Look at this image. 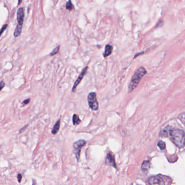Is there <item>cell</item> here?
Here are the masks:
<instances>
[{"label":"cell","mask_w":185,"mask_h":185,"mask_svg":"<svg viewBox=\"0 0 185 185\" xmlns=\"http://www.w3.org/2000/svg\"><path fill=\"white\" fill-rule=\"evenodd\" d=\"M148 184L149 185H165V182L161 176L156 175L149 178Z\"/></svg>","instance_id":"cell-5"},{"label":"cell","mask_w":185,"mask_h":185,"mask_svg":"<svg viewBox=\"0 0 185 185\" xmlns=\"http://www.w3.org/2000/svg\"><path fill=\"white\" fill-rule=\"evenodd\" d=\"M72 121H73V124L74 125H77L81 122V120H80L79 116L77 114L73 115Z\"/></svg>","instance_id":"cell-12"},{"label":"cell","mask_w":185,"mask_h":185,"mask_svg":"<svg viewBox=\"0 0 185 185\" xmlns=\"http://www.w3.org/2000/svg\"><path fill=\"white\" fill-rule=\"evenodd\" d=\"M88 69V66H86L84 68V69H83V71H82L81 73L79 74V77H78L77 80L76 81L74 84V85H73V88H72V92H75L76 90L77 89V87L78 85L80 84V83L81 82L82 79H83V78L85 76L86 73L87 72Z\"/></svg>","instance_id":"cell-7"},{"label":"cell","mask_w":185,"mask_h":185,"mask_svg":"<svg viewBox=\"0 0 185 185\" xmlns=\"http://www.w3.org/2000/svg\"><path fill=\"white\" fill-rule=\"evenodd\" d=\"M179 118L183 124L185 123V114L184 113H182L181 115H180Z\"/></svg>","instance_id":"cell-17"},{"label":"cell","mask_w":185,"mask_h":185,"mask_svg":"<svg viewBox=\"0 0 185 185\" xmlns=\"http://www.w3.org/2000/svg\"><path fill=\"white\" fill-rule=\"evenodd\" d=\"M22 27L16 26L15 29V31H14V36L15 38L19 37L20 35H21V32H22Z\"/></svg>","instance_id":"cell-13"},{"label":"cell","mask_w":185,"mask_h":185,"mask_svg":"<svg viewBox=\"0 0 185 185\" xmlns=\"http://www.w3.org/2000/svg\"><path fill=\"white\" fill-rule=\"evenodd\" d=\"M113 50V47L110 45H107L105 47V50L103 53V57L104 58H107L112 53Z\"/></svg>","instance_id":"cell-9"},{"label":"cell","mask_w":185,"mask_h":185,"mask_svg":"<svg viewBox=\"0 0 185 185\" xmlns=\"http://www.w3.org/2000/svg\"><path fill=\"white\" fill-rule=\"evenodd\" d=\"M106 163H107V165L113 166V167L116 168V163H115V158H114V156H112V154H108L107 155V158H106Z\"/></svg>","instance_id":"cell-8"},{"label":"cell","mask_w":185,"mask_h":185,"mask_svg":"<svg viewBox=\"0 0 185 185\" xmlns=\"http://www.w3.org/2000/svg\"><path fill=\"white\" fill-rule=\"evenodd\" d=\"M8 27V25L7 24H6V25H4L3 26V27H2V28H1V29L0 30V36H1V35L2 34V33L4 32V31L7 29V28Z\"/></svg>","instance_id":"cell-18"},{"label":"cell","mask_w":185,"mask_h":185,"mask_svg":"<svg viewBox=\"0 0 185 185\" xmlns=\"http://www.w3.org/2000/svg\"><path fill=\"white\" fill-rule=\"evenodd\" d=\"M160 135L163 136H169L171 141L180 148H184L185 146V132L181 129L168 126L161 131Z\"/></svg>","instance_id":"cell-1"},{"label":"cell","mask_w":185,"mask_h":185,"mask_svg":"<svg viewBox=\"0 0 185 185\" xmlns=\"http://www.w3.org/2000/svg\"><path fill=\"white\" fill-rule=\"evenodd\" d=\"M5 83L4 81H0V91L4 88Z\"/></svg>","instance_id":"cell-20"},{"label":"cell","mask_w":185,"mask_h":185,"mask_svg":"<svg viewBox=\"0 0 185 185\" xmlns=\"http://www.w3.org/2000/svg\"><path fill=\"white\" fill-rule=\"evenodd\" d=\"M88 102L89 107L93 111H97L99 109V104L97 100L96 93L92 92L88 95Z\"/></svg>","instance_id":"cell-3"},{"label":"cell","mask_w":185,"mask_h":185,"mask_svg":"<svg viewBox=\"0 0 185 185\" xmlns=\"http://www.w3.org/2000/svg\"><path fill=\"white\" fill-rule=\"evenodd\" d=\"M18 25L20 27H22L25 20V9L23 7H20L17 12Z\"/></svg>","instance_id":"cell-6"},{"label":"cell","mask_w":185,"mask_h":185,"mask_svg":"<svg viewBox=\"0 0 185 185\" xmlns=\"http://www.w3.org/2000/svg\"><path fill=\"white\" fill-rule=\"evenodd\" d=\"M59 50H60V46L59 45L58 46L54 48V50L52 51V52L50 53V56H53L54 55L57 54Z\"/></svg>","instance_id":"cell-16"},{"label":"cell","mask_w":185,"mask_h":185,"mask_svg":"<svg viewBox=\"0 0 185 185\" xmlns=\"http://www.w3.org/2000/svg\"><path fill=\"white\" fill-rule=\"evenodd\" d=\"M66 9L69 11H71L74 9V6L72 4L71 1H69L66 4Z\"/></svg>","instance_id":"cell-14"},{"label":"cell","mask_w":185,"mask_h":185,"mask_svg":"<svg viewBox=\"0 0 185 185\" xmlns=\"http://www.w3.org/2000/svg\"><path fill=\"white\" fill-rule=\"evenodd\" d=\"M17 177H18V180L19 181V182H21V180H22V175H21V174H18V176H17Z\"/></svg>","instance_id":"cell-21"},{"label":"cell","mask_w":185,"mask_h":185,"mask_svg":"<svg viewBox=\"0 0 185 185\" xmlns=\"http://www.w3.org/2000/svg\"><path fill=\"white\" fill-rule=\"evenodd\" d=\"M60 126V120H58V121L55 123L54 127L53 128V129L52 130V134L53 135H55L58 133V131L59 130Z\"/></svg>","instance_id":"cell-10"},{"label":"cell","mask_w":185,"mask_h":185,"mask_svg":"<svg viewBox=\"0 0 185 185\" xmlns=\"http://www.w3.org/2000/svg\"><path fill=\"white\" fill-rule=\"evenodd\" d=\"M30 100H30L29 98L27 99V100H24L23 102H22V104H23V106H24V105H27V104H28V103H29Z\"/></svg>","instance_id":"cell-19"},{"label":"cell","mask_w":185,"mask_h":185,"mask_svg":"<svg viewBox=\"0 0 185 185\" xmlns=\"http://www.w3.org/2000/svg\"><path fill=\"white\" fill-rule=\"evenodd\" d=\"M158 146L159 147V148L161 150H164L166 148V144L164 142H163L162 141H159L158 143Z\"/></svg>","instance_id":"cell-15"},{"label":"cell","mask_w":185,"mask_h":185,"mask_svg":"<svg viewBox=\"0 0 185 185\" xmlns=\"http://www.w3.org/2000/svg\"><path fill=\"white\" fill-rule=\"evenodd\" d=\"M146 69L143 66H141L135 71L129 85L128 92H131L136 88L142 78L146 74Z\"/></svg>","instance_id":"cell-2"},{"label":"cell","mask_w":185,"mask_h":185,"mask_svg":"<svg viewBox=\"0 0 185 185\" xmlns=\"http://www.w3.org/2000/svg\"><path fill=\"white\" fill-rule=\"evenodd\" d=\"M27 126H28V125H25L24 127L22 128L20 130V133H22V132L25 131V130L26 129V128L27 127Z\"/></svg>","instance_id":"cell-22"},{"label":"cell","mask_w":185,"mask_h":185,"mask_svg":"<svg viewBox=\"0 0 185 185\" xmlns=\"http://www.w3.org/2000/svg\"><path fill=\"white\" fill-rule=\"evenodd\" d=\"M151 167V163L148 161H144L141 165V169L144 171H147Z\"/></svg>","instance_id":"cell-11"},{"label":"cell","mask_w":185,"mask_h":185,"mask_svg":"<svg viewBox=\"0 0 185 185\" xmlns=\"http://www.w3.org/2000/svg\"><path fill=\"white\" fill-rule=\"evenodd\" d=\"M85 144H86V141L83 139L79 140L73 143V152L78 161L79 160V158L80 157V153H81V148L84 146Z\"/></svg>","instance_id":"cell-4"}]
</instances>
